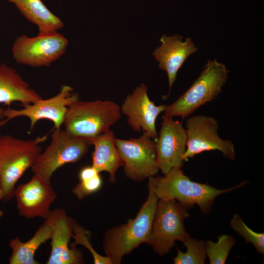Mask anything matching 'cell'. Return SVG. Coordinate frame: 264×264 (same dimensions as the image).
I'll return each instance as SVG.
<instances>
[{"instance_id": "cell-1", "label": "cell", "mask_w": 264, "mask_h": 264, "mask_svg": "<svg viewBox=\"0 0 264 264\" xmlns=\"http://www.w3.org/2000/svg\"><path fill=\"white\" fill-rule=\"evenodd\" d=\"M148 196L135 218L111 228L104 237L103 247L112 264H119L123 257L142 243L149 244L158 198L152 176L149 178Z\"/></svg>"}, {"instance_id": "cell-2", "label": "cell", "mask_w": 264, "mask_h": 264, "mask_svg": "<svg viewBox=\"0 0 264 264\" xmlns=\"http://www.w3.org/2000/svg\"><path fill=\"white\" fill-rule=\"evenodd\" d=\"M155 193L158 199H174L188 208L197 205L203 214L211 211L215 198L246 184L242 182L235 186L221 190L208 183L192 180L182 168H175L162 176H152Z\"/></svg>"}, {"instance_id": "cell-3", "label": "cell", "mask_w": 264, "mask_h": 264, "mask_svg": "<svg viewBox=\"0 0 264 264\" xmlns=\"http://www.w3.org/2000/svg\"><path fill=\"white\" fill-rule=\"evenodd\" d=\"M120 107L111 101L79 100L70 105L63 125L71 135L91 141L121 118Z\"/></svg>"}, {"instance_id": "cell-4", "label": "cell", "mask_w": 264, "mask_h": 264, "mask_svg": "<svg viewBox=\"0 0 264 264\" xmlns=\"http://www.w3.org/2000/svg\"><path fill=\"white\" fill-rule=\"evenodd\" d=\"M47 138L44 135L24 140L9 134L0 135V183L5 201L13 198L17 182L32 167L42 151L40 144Z\"/></svg>"}, {"instance_id": "cell-5", "label": "cell", "mask_w": 264, "mask_h": 264, "mask_svg": "<svg viewBox=\"0 0 264 264\" xmlns=\"http://www.w3.org/2000/svg\"><path fill=\"white\" fill-rule=\"evenodd\" d=\"M229 71L216 59L208 60L198 77L190 88L171 104L167 105L164 115L184 119L198 108L216 99L228 79Z\"/></svg>"}, {"instance_id": "cell-6", "label": "cell", "mask_w": 264, "mask_h": 264, "mask_svg": "<svg viewBox=\"0 0 264 264\" xmlns=\"http://www.w3.org/2000/svg\"><path fill=\"white\" fill-rule=\"evenodd\" d=\"M51 138L31 168L34 175L47 181L58 169L82 158L92 145L91 141L73 136L61 128H54Z\"/></svg>"}, {"instance_id": "cell-7", "label": "cell", "mask_w": 264, "mask_h": 264, "mask_svg": "<svg viewBox=\"0 0 264 264\" xmlns=\"http://www.w3.org/2000/svg\"><path fill=\"white\" fill-rule=\"evenodd\" d=\"M188 209L174 199H158L149 243L160 256L170 252L176 241L183 242L189 236L184 222Z\"/></svg>"}, {"instance_id": "cell-8", "label": "cell", "mask_w": 264, "mask_h": 264, "mask_svg": "<svg viewBox=\"0 0 264 264\" xmlns=\"http://www.w3.org/2000/svg\"><path fill=\"white\" fill-rule=\"evenodd\" d=\"M69 42L58 32L29 37H17L11 48L16 63L32 67L49 66L66 52Z\"/></svg>"}, {"instance_id": "cell-9", "label": "cell", "mask_w": 264, "mask_h": 264, "mask_svg": "<svg viewBox=\"0 0 264 264\" xmlns=\"http://www.w3.org/2000/svg\"><path fill=\"white\" fill-rule=\"evenodd\" d=\"M217 120L210 116L196 115L188 117L186 121V150L182 156L184 161L206 151L217 150L223 157L235 158V146L230 140L220 138Z\"/></svg>"}, {"instance_id": "cell-10", "label": "cell", "mask_w": 264, "mask_h": 264, "mask_svg": "<svg viewBox=\"0 0 264 264\" xmlns=\"http://www.w3.org/2000/svg\"><path fill=\"white\" fill-rule=\"evenodd\" d=\"M114 142L128 177L142 181L158 173L155 141L147 133L130 139L115 138Z\"/></svg>"}, {"instance_id": "cell-11", "label": "cell", "mask_w": 264, "mask_h": 264, "mask_svg": "<svg viewBox=\"0 0 264 264\" xmlns=\"http://www.w3.org/2000/svg\"><path fill=\"white\" fill-rule=\"evenodd\" d=\"M73 90L71 87L63 85L59 93L50 98H42L33 103L22 105L23 108L20 110L9 107L3 111L2 118H5L0 121V126L14 118L24 116L30 120V130L34 129L37 122L44 119L52 121L54 128H61L67 107L79 100L78 95Z\"/></svg>"}, {"instance_id": "cell-12", "label": "cell", "mask_w": 264, "mask_h": 264, "mask_svg": "<svg viewBox=\"0 0 264 264\" xmlns=\"http://www.w3.org/2000/svg\"><path fill=\"white\" fill-rule=\"evenodd\" d=\"M154 141L157 165L164 175L174 168L182 167L187 136L182 122L163 115L161 129Z\"/></svg>"}, {"instance_id": "cell-13", "label": "cell", "mask_w": 264, "mask_h": 264, "mask_svg": "<svg viewBox=\"0 0 264 264\" xmlns=\"http://www.w3.org/2000/svg\"><path fill=\"white\" fill-rule=\"evenodd\" d=\"M45 220L51 228V252L46 264H83L82 252L69 245L74 220L63 209L51 211Z\"/></svg>"}, {"instance_id": "cell-14", "label": "cell", "mask_w": 264, "mask_h": 264, "mask_svg": "<svg viewBox=\"0 0 264 264\" xmlns=\"http://www.w3.org/2000/svg\"><path fill=\"white\" fill-rule=\"evenodd\" d=\"M147 91L146 85L141 84L126 97L120 110L127 116L128 123L134 131L142 130L155 140L158 136L156 121L167 105H155L149 98Z\"/></svg>"}, {"instance_id": "cell-15", "label": "cell", "mask_w": 264, "mask_h": 264, "mask_svg": "<svg viewBox=\"0 0 264 264\" xmlns=\"http://www.w3.org/2000/svg\"><path fill=\"white\" fill-rule=\"evenodd\" d=\"M17 209L20 215L27 219L40 217L46 219L51 205L57 198L50 181L34 175L28 182L15 188Z\"/></svg>"}, {"instance_id": "cell-16", "label": "cell", "mask_w": 264, "mask_h": 264, "mask_svg": "<svg viewBox=\"0 0 264 264\" xmlns=\"http://www.w3.org/2000/svg\"><path fill=\"white\" fill-rule=\"evenodd\" d=\"M160 42L161 44L154 49L153 55L158 63V67L167 73L170 93L179 69L198 49L191 38L183 40V37L177 34L163 35Z\"/></svg>"}, {"instance_id": "cell-17", "label": "cell", "mask_w": 264, "mask_h": 264, "mask_svg": "<svg viewBox=\"0 0 264 264\" xmlns=\"http://www.w3.org/2000/svg\"><path fill=\"white\" fill-rule=\"evenodd\" d=\"M42 98L15 69L0 62V104L9 107L19 102L24 105Z\"/></svg>"}, {"instance_id": "cell-18", "label": "cell", "mask_w": 264, "mask_h": 264, "mask_svg": "<svg viewBox=\"0 0 264 264\" xmlns=\"http://www.w3.org/2000/svg\"><path fill=\"white\" fill-rule=\"evenodd\" d=\"M115 136L112 131L102 133L91 140L94 146L92 154V166L100 173L106 172L109 174V180L113 183L116 180L115 174L123 163L114 142Z\"/></svg>"}, {"instance_id": "cell-19", "label": "cell", "mask_w": 264, "mask_h": 264, "mask_svg": "<svg viewBox=\"0 0 264 264\" xmlns=\"http://www.w3.org/2000/svg\"><path fill=\"white\" fill-rule=\"evenodd\" d=\"M14 4L22 15L35 24L38 35L56 32L64 27L61 19L52 13L41 0H7Z\"/></svg>"}, {"instance_id": "cell-20", "label": "cell", "mask_w": 264, "mask_h": 264, "mask_svg": "<svg viewBox=\"0 0 264 264\" xmlns=\"http://www.w3.org/2000/svg\"><path fill=\"white\" fill-rule=\"evenodd\" d=\"M51 237V228L49 224L44 221L33 237L23 242L17 237L10 240L9 246L12 253L9 258L10 264H38L35 259L36 251L40 246Z\"/></svg>"}, {"instance_id": "cell-21", "label": "cell", "mask_w": 264, "mask_h": 264, "mask_svg": "<svg viewBox=\"0 0 264 264\" xmlns=\"http://www.w3.org/2000/svg\"><path fill=\"white\" fill-rule=\"evenodd\" d=\"M186 251L183 252L177 248V254L174 258L175 264H203L206 257L205 242L198 240L190 235L183 242Z\"/></svg>"}, {"instance_id": "cell-22", "label": "cell", "mask_w": 264, "mask_h": 264, "mask_svg": "<svg viewBox=\"0 0 264 264\" xmlns=\"http://www.w3.org/2000/svg\"><path fill=\"white\" fill-rule=\"evenodd\" d=\"M236 243V240L233 236L221 235L214 242L211 240L205 242L206 256L210 264H224L232 248Z\"/></svg>"}, {"instance_id": "cell-23", "label": "cell", "mask_w": 264, "mask_h": 264, "mask_svg": "<svg viewBox=\"0 0 264 264\" xmlns=\"http://www.w3.org/2000/svg\"><path fill=\"white\" fill-rule=\"evenodd\" d=\"M230 227L242 236L246 243H251L260 254H264V233L256 232L248 227L238 214L233 216Z\"/></svg>"}, {"instance_id": "cell-24", "label": "cell", "mask_w": 264, "mask_h": 264, "mask_svg": "<svg viewBox=\"0 0 264 264\" xmlns=\"http://www.w3.org/2000/svg\"><path fill=\"white\" fill-rule=\"evenodd\" d=\"M72 238L74 241L70 244L72 247H75L78 244H81L87 248L91 254L95 264H112L110 259L107 256L99 254L93 249L90 242V233L88 230L74 221Z\"/></svg>"}, {"instance_id": "cell-25", "label": "cell", "mask_w": 264, "mask_h": 264, "mask_svg": "<svg viewBox=\"0 0 264 264\" xmlns=\"http://www.w3.org/2000/svg\"><path fill=\"white\" fill-rule=\"evenodd\" d=\"M102 185V179L99 174L91 178L80 181L72 192L78 199H82L98 191Z\"/></svg>"}, {"instance_id": "cell-26", "label": "cell", "mask_w": 264, "mask_h": 264, "mask_svg": "<svg viewBox=\"0 0 264 264\" xmlns=\"http://www.w3.org/2000/svg\"><path fill=\"white\" fill-rule=\"evenodd\" d=\"M99 173L92 165L86 166L81 169L79 173V178L80 181L91 178Z\"/></svg>"}, {"instance_id": "cell-27", "label": "cell", "mask_w": 264, "mask_h": 264, "mask_svg": "<svg viewBox=\"0 0 264 264\" xmlns=\"http://www.w3.org/2000/svg\"><path fill=\"white\" fill-rule=\"evenodd\" d=\"M4 196H5L4 193L0 183V201L1 200L4 199ZM3 213L2 211H1L0 209V218H1L3 216Z\"/></svg>"}, {"instance_id": "cell-28", "label": "cell", "mask_w": 264, "mask_h": 264, "mask_svg": "<svg viewBox=\"0 0 264 264\" xmlns=\"http://www.w3.org/2000/svg\"><path fill=\"white\" fill-rule=\"evenodd\" d=\"M4 109L1 108H0V119L2 118V112Z\"/></svg>"}]
</instances>
